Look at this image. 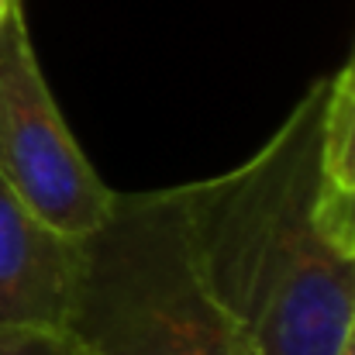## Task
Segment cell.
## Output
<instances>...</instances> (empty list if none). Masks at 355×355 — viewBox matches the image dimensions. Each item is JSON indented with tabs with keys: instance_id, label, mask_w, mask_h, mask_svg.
Segmentation results:
<instances>
[{
	"instance_id": "1",
	"label": "cell",
	"mask_w": 355,
	"mask_h": 355,
	"mask_svg": "<svg viewBox=\"0 0 355 355\" xmlns=\"http://www.w3.org/2000/svg\"><path fill=\"white\" fill-rule=\"evenodd\" d=\"M324 90L241 166L176 187L190 259L255 355H338L355 318V259L318 221Z\"/></svg>"
},
{
	"instance_id": "2",
	"label": "cell",
	"mask_w": 355,
	"mask_h": 355,
	"mask_svg": "<svg viewBox=\"0 0 355 355\" xmlns=\"http://www.w3.org/2000/svg\"><path fill=\"white\" fill-rule=\"evenodd\" d=\"M66 328L94 355H255L190 259L176 187L118 193L104 228L80 238Z\"/></svg>"
},
{
	"instance_id": "3",
	"label": "cell",
	"mask_w": 355,
	"mask_h": 355,
	"mask_svg": "<svg viewBox=\"0 0 355 355\" xmlns=\"http://www.w3.org/2000/svg\"><path fill=\"white\" fill-rule=\"evenodd\" d=\"M0 180L45 225L76 241L104 228L118 197L62 121L21 3L0 28Z\"/></svg>"
},
{
	"instance_id": "4",
	"label": "cell",
	"mask_w": 355,
	"mask_h": 355,
	"mask_svg": "<svg viewBox=\"0 0 355 355\" xmlns=\"http://www.w3.org/2000/svg\"><path fill=\"white\" fill-rule=\"evenodd\" d=\"M80 241L45 225L0 180V328H66Z\"/></svg>"
},
{
	"instance_id": "5",
	"label": "cell",
	"mask_w": 355,
	"mask_h": 355,
	"mask_svg": "<svg viewBox=\"0 0 355 355\" xmlns=\"http://www.w3.org/2000/svg\"><path fill=\"white\" fill-rule=\"evenodd\" d=\"M321 173L328 187L355 183V52L324 90Z\"/></svg>"
},
{
	"instance_id": "6",
	"label": "cell",
	"mask_w": 355,
	"mask_h": 355,
	"mask_svg": "<svg viewBox=\"0 0 355 355\" xmlns=\"http://www.w3.org/2000/svg\"><path fill=\"white\" fill-rule=\"evenodd\" d=\"M0 355H94L73 328H0Z\"/></svg>"
},
{
	"instance_id": "7",
	"label": "cell",
	"mask_w": 355,
	"mask_h": 355,
	"mask_svg": "<svg viewBox=\"0 0 355 355\" xmlns=\"http://www.w3.org/2000/svg\"><path fill=\"white\" fill-rule=\"evenodd\" d=\"M318 221L328 241L355 259V183L349 187H321L318 200Z\"/></svg>"
},
{
	"instance_id": "8",
	"label": "cell",
	"mask_w": 355,
	"mask_h": 355,
	"mask_svg": "<svg viewBox=\"0 0 355 355\" xmlns=\"http://www.w3.org/2000/svg\"><path fill=\"white\" fill-rule=\"evenodd\" d=\"M338 355H355V318H352V328H349V335H345V342H342Z\"/></svg>"
},
{
	"instance_id": "9",
	"label": "cell",
	"mask_w": 355,
	"mask_h": 355,
	"mask_svg": "<svg viewBox=\"0 0 355 355\" xmlns=\"http://www.w3.org/2000/svg\"><path fill=\"white\" fill-rule=\"evenodd\" d=\"M17 3H21V0H0V28H3V21L10 17V10H14Z\"/></svg>"
}]
</instances>
